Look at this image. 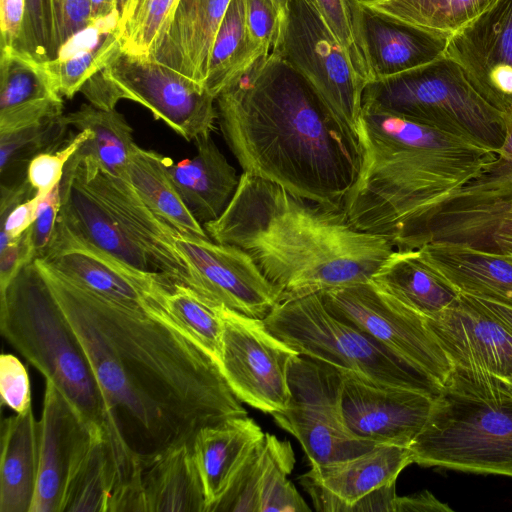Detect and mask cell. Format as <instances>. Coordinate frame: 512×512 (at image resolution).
Listing matches in <instances>:
<instances>
[{"mask_svg":"<svg viewBox=\"0 0 512 512\" xmlns=\"http://www.w3.org/2000/svg\"><path fill=\"white\" fill-rule=\"evenodd\" d=\"M34 262L76 334L131 447L149 454L191 442L247 411L219 364L170 317L127 307Z\"/></svg>","mask_w":512,"mask_h":512,"instance_id":"cell-1","label":"cell"},{"mask_svg":"<svg viewBox=\"0 0 512 512\" xmlns=\"http://www.w3.org/2000/svg\"><path fill=\"white\" fill-rule=\"evenodd\" d=\"M216 107L243 172L305 200L343 207L359 169L358 145L297 69L271 52L225 87Z\"/></svg>","mask_w":512,"mask_h":512,"instance_id":"cell-2","label":"cell"},{"mask_svg":"<svg viewBox=\"0 0 512 512\" xmlns=\"http://www.w3.org/2000/svg\"><path fill=\"white\" fill-rule=\"evenodd\" d=\"M203 227L213 241L245 250L280 289V302L369 281L395 250L386 238L355 229L343 207L245 172L221 216Z\"/></svg>","mask_w":512,"mask_h":512,"instance_id":"cell-3","label":"cell"},{"mask_svg":"<svg viewBox=\"0 0 512 512\" xmlns=\"http://www.w3.org/2000/svg\"><path fill=\"white\" fill-rule=\"evenodd\" d=\"M359 169L343 209L357 230L407 250L426 214L476 177L495 152L468 139L362 106Z\"/></svg>","mask_w":512,"mask_h":512,"instance_id":"cell-4","label":"cell"},{"mask_svg":"<svg viewBox=\"0 0 512 512\" xmlns=\"http://www.w3.org/2000/svg\"><path fill=\"white\" fill-rule=\"evenodd\" d=\"M0 331L89 425L106 433L122 431L80 341L34 260L0 294Z\"/></svg>","mask_w":512,"mask_h":512,"instance_id":"cell-5","label":"cell"},{"mask_svg":"<svg viewBox=\"0 0 512 512\" xmlns=\"http://www.w3.org/2000/svg\"><path fill=\"white\" fill-rule=\"evenodd\" d=\"M409 448L420 466L512 477V395L489 373L453 367Z\"/></svg>","mask_w":512,"mask_h":512,"instance_id":"cell-6","label":"cell"},{"mask_svg":"<svg viewBox=\"0 0 512 512\" xmlns=\"http://www.w3.org/2000/svg\"><path fill=\"white\" fill-rule=\"evenodd\" d=\"M362 106L453 134L497 152L506 137L503 113L472 87L446 56L365 85Z\"/></svg>","mask_w":512,"mask_h":512,"instance_id":"cell-7","label":"cell"},{"mask_svg":"<svg viewBox=\"0 0 512 512\" xmlns=\"http://www.w3.org/2000/svg\"><path fill=\"white\" fill-rule=\"evenodd\" d=\"M263 321L299 355L352 372L371 383L434 396L442 389L389 348L332 315L319 294L280 302Z\"/></svg>","mask_w":512,"mask_h":512,"instance_id":"cell-8","label":"cell"},{"mask_svg":"<svg viewBox=\"0 0 512 512\" xmlns=\"http://www.w3.org/2000/svg\"><path fill=\"white\" fill-rule=\"evenodd\" d=\"M80 92L97 108L112 110L122 99L143 105L187 141L211 134L218 120L216 97L151 56L120 50Z\"/></svg>","mask_w":512,"mask_h":512,"instance_id":"cell-9","label":"cell"},{"mask_svg":"<svg viewBox=\"0 0 512 512\" xmlns=\"http://www.w3.org/2000/svg\"><path fill=\"white\" fill-rule=\"evenodd\" d=\"M288 384L286 408L271 415L279 427L299 441L310 465L352 458L377 445L356 437L344 423L342 370L297 355L289 366Z\"/></svg>","mask_w":512,"mask_h":512,"instance_id":"cell-10","label":"cell"},{"mask_svg":"<svg viewBox=\"0 0 512 512\" xmlns=\"http://www.w3.org/2000/svg\"><path fill=\"white\" fill-rule=\"evenodd\" d=\"M318 294L332 315L365 332L444 386L453 364L425 317L372 279Z\"/></svg>","mask_w":512,"mask_h":512,"instance_id":"cell-11","label":"cell"},{"mask_svg":"<svg viewBox=\"0 0 512 512\" xmlns=\"http://www.w3.org/2000/svg\"><path fill=\"white\" fill-rule=\"evenodd\" d=\"M272 52L312 84L343 130L357 143L366 82L308 0L291 1L279 43Z\"/></svg>","mask_w":512,"mask_h":512,"instance_id":"cell-12","label":"cell"},{"mask_svg":"<svg viewBox=\"0 0 512 512\" xmlns=\"http://www.w3.org/2000/svg\"><path fill=\"white\" fill-rule=\"evenodd\" d=\"M503 115L506 137L494 159L426 214L407 250L436 242L481 249L501 223L512 221V112Z\"/></svg>","mask_w":512,"mask_h":512,"instance_id":"cell-13","label":"cell"},{"mask_svg":"<svg viewBox=\"0 0 512 512\" xmlns=\"http://www.w3.org/2000/svg\"><path fill=\"white\" fill-rule=\"evenodd\" d=\"M217 310L222 322L219 365L233 392L265 413L285 409L290 399L289 366L299 354L263 320L224 306Z\"/></svg>","mask_w":512,"mask_h":512,"instance_id":"cell-14","label":"cell"},{"mask_svg":"<svg viewBox=\"0 0 512 512\" xmlns=\"http://www.w3.org/2000/svg\"><path fill=\"white\" fill-rule=\"evenodd\" d=\"M71 159L86 184L146 252L158 273L198 294L197 273L175 242L178 231L159 218L126 179L110 173L96 159L79 151Z\"/></svg>","mask_w":512,"mask_h":512,"instance_id":"cell-15","label":"cell"},{"mask_svg":"<svg viewBox=\"0 0 512 512\" xmlns=\"http://www.w3.org/2000/svg\"><path fill=\"white\" fill-rule=\"evenodd\" d=\"M175 242L197 273L198 295L210 305L264 320L280 303V289L242 248L180 232Z\"/></svg>","mask_w":512,"mask_h":512,"instance_id":"cell-16","label":"cell"},{"mask_svg":"<svg viewBox=\"0 0 512 512\" xmlns=\"http://www.w3.org/2000/svg\"><path fill=\"white\" fill-rule=\"evenodd\" d=\"M444 56L460 65L488 104L503 114L512 112V0H497L450 36Z\"/></svg>","mask_w":512,"mask_h":512,"instance_id":"cell-17","label":"cell"},{"mask_svg":"<svg viewBox=\"0 0 512 512\" xmlns=\"http://www.w3.org/2000/svg\"><path fill=\"white\" fill-rule=\"evenodd\" d=\"M342 371L341 408L349 431L377 445L409 447L425 425L435 396L377 385Z\"/></svg>","mask_w":512,"mask_h":512,"instance_id":"cell-18","label":"cell"},{"mask_svg":"<svg viewBox=\"0 0 512 512\" xmlns=\"http://www.w3.org/2000/svg\"><path fill=\"white\" fill-rule=\"evenodd\" d=\"M39 258L106 299L148 312L155 311L161 305L159 284L170 283L131 268L87 244L59 219L47 250Z\"/></svg>","mask_w":512,"mask_h":512,"instance_id":"cell-19","label":"cell"},{"mask_svg":"<svg viewBox=\"0 0 512 512\" xmlns=\"http://www.w3.org/2000/svg\"><path fill=\"white\" fill-rule=\"evenodd\" d=\"M426 321L453 367L512 379V329L476 298L461 294L455 305Z\"/></svg>","mask_w":512,"mask_h":512,"instance_id":"cell-20","label":"cell"},{"mask_svg":"<svg viewBox=\"0 0 512 512\" xmlns=\"http://www.w3.org/2000/svg\"><path fill=\"white\" fill-rule=\"evenodd\" d=\"M45 383L37 484L30 512H61L72 468L101 429L89 425L50 381Z\"/></svg>","mask_w":512,"mask_h":512,"instance_id":"cell-21","label":"cell"},{"mask_svg":"<svg viewBox=\"0 0 512 512\" xmlns=\"http://www.w3.org/2000/svg\"><path fill=\"white\" fill-rule=\"evenodd\" d=\"M413 464L409 447L380 444L358 456L311 465L299 481L320 512H360V500Z\"/></svg>","mask_w":512,"mask_h":512,"instance_id":"cell-22","label":"cell"},{"mask_svg":"<svg viewBox=\"0 0 512 512\" xmlns=\"http://www.w3.org/2000/svg\"><path fill=\"white\" fill-rule=\"evenodd\" d=\"M60 200L58 219L77 237L131 268L167 281L86 184L72 159L66 164L60 182Z\"/></svg>","mask_w":512,"mask_h":512,"instance_id":"cell-23","label":"cell"},{"mask_svg":"<svg viewBox=\"0 0 512 512\" xmlns=\"http://www.w3.org/2000/svg\"><path fill=\"white\" fill-rule=\"evenodd\" d=\"M63 107L44 61L26 50L1 46L0 133L59 117Z\"/></svg>","mask_w":512,"mask_h":512,"instance_id":"cell-24","label":"cell"},{"mask_svg":"<svg viewBox=\"0 0 512 512\" xmlns=\"http://www.w3.org/2000/svg\"><path fill=\"white\" fill-rule=\"evenodd\" d=\"M231 0H179L150 55L206 87L215 37Z\"/></svg>","mask_w":512,"mask_h":512,"instance_id":"cell-25","label":"cell"},{"mask_svg":"<svg viewBox=\"0 0 512 512\" xmlns=\"http://www.w3.org/2000/svg\"><path fill=\"white\" fill-rule=\"evenodd\" d=\"M417 250L461 294L512 308V254L437 242Z\"/></svg>","mask_w":512,"mask_h":512,"instance_id":"cell-26","label":"cell"},{"mask_svg":"<svg viewBox=\"0 0 512 512\" xmlns=\"http://www.w3.org/2000/svg\"><path fill=\"white\" fill-rule=\"evenodd\" d=\"M264 435L261 427L247 415L203 427L197 432L192 449L205 495L206 512H213Z\"/></svg>","mask_w":512,"mask_h":512,"instance_id":"cell-27","label":"cell"},{"mask_svg":"<svg viewBox=\"0 0 512 512\" xmlns=\"http://www.w3.org/2000/svg\"><path fill=\"white\" fill-rule=\"evenodd\" d=\"M360 6L361 36L373 80L413 69L444 55L446 39Z\"/></svg>","mask_w":512,"mask_h":512,"instance_id":"cell-28","label":"cell"},{"mask_svg":"<svg viewBox=\"0 0 512 512\" xmlns=\"http://www.w3.org/2000/svg\"><path fill=\"white\" fill-rule=\"evenodd\" d=\"M193 142L196 155L176 164L171 161L168 171L181 199L203 225L221 216L238 188L240 176L211 134Z\"/></svg>","mask_w":512,"mask_h":512,"instance_id":"cell-29","label":"cell"},{"mask_svg":"<svg viewBox=\"0 0 512 512\" xmlns=\"http://www.w3.org/2000/svg\"><path fill=\"white\" fill-rule=\"evenodd\" d=\"M145 512H206L192 443L141 454Z\"/></svg>","mask_w":512,"mask_h":512,"instance_id":"cell-30","label":"cell"},{"mask_svg":"<svg viewBox=\"0 0 512 512\" xmlns=\"http://www.w3.org/2000/svg\"><path fill=\"white\" fill-rule=\"evenodd\" d=\"M120 50V13L116 10L91 19L60 46L55 58L44 63L61 96L71 99Z\"/></svg>","mask_w":512,"mask_h":512,"instance_id":"cell-31","label":"cell"},{"mask_svg":"<svg viewBox=\"0 0 512 512\" xmlns=\"http://www.w3.org/2000/svg\"><path fill=\"white\" fill-rule=\"evenodd\" d=\"M39 465V420L30 407L1 423L0 512H30Z\"/></svg>","mask_w":512,"mask_h":512,"instance_id":"cell-32","label":"cell"},{"mask_svg":"<svg viewBox=\"0 0 512 512\" xmlns=\"http://www.w3.org/2000/svg\"><path fill=\"white\" fill-rule=\"evenodd\" d=\"M372 281L428 319L455 305L461 296L454 286L421 259L417 249H395Z\"/></svg>","mask_w":512,"mask_h":512,"instance_id":"cell-33","label":"cell"},{"mask_svg":"<svg viewBox=\"0 0 512 512\" xmlns=\"http://www.w3.org/2000/svg\"><path fill=\"white\" fill-rule=\"evenodd\" d=\"M172 160L153 150L134 146L120 177L126 179L147 206L176 231L209 237L181 199L168 171Z\"/></svg>","mask_w":512,"mask_h":512,"instance_id":"cell-34","label":"cell"},{"mask_svg":"<svg viewBox=\"0 0 512 512\" xmlns=\"http://www.w3.org/2000/svg\"><path fill=\"white\" fill-rule=\"evenodd\" d=\"M497 0H358L359 4L439 38L448 39Z\"/></svg>","mask_w":512,"mask_h":512,"instance_id":"cell-35","label":"cell"},{"mask_svg":"<svg viewBox=\"0 0 512 512\" xmlns=\"http://www.w3.org/2000/svg\"><path fill=\"white\" fill-rule=\"evenodd\" d=\"M62 119L78 132L88 130L92 133L93 136L78 150L80 153L93 157L110 173L122 175L136 143L133 130L121 113L116 109L82 104L77 110L63 114Z\"/></svg>","mask_w":512,"mask_h":512,"instance_id":"cell-36","label":"cell"},{"mask_svg":"<svg viewBox=\"0 0 512 512\" xmlns=\"http://www.w3.org/2000/svg\"><path fill=\"white\" fill-rule=\"evenodd\" d=\"M261 57L248 33L245 0H231L212 47L206 88L217 98Z\"/></svg>","mask_w":512,"mask_h":512,"instance_id":"cell-37","label":"cell"},{"mask_svg":"<svg viewBox=\"0 0 512 512\" xmlns=\"http://www.w3.org/2000/svg\"><path fill=\"white\" fill-rule=\"evenodd\" d=\"M158 295L177 325L219 364L222 322L217 307L179 283H161Z\"/></svg>","mask_w":512,"mask_h":512,"instance_id":"cell-38","label":"cell"},{"mask_svg":"<svg viewBox=\"0 0 512 512\" xmlns=\"http://www.w3.org/2000/svg\"><path fill=\"white\" fill-rule=\"evenodd\" d=\"M265 457L260 478L259 512H307L309 506L288 475L294 468L295 456L289 441L264 435Z\"/></svg>","mask_w":512,"mask_h":512,"instance_id":"cell-39","label":"cell"},{"mask_svg":"<svg viewBox=\"0 0 512 512\" xmlns=\"http://www.w3.org/2000/svg\"><path fill=\"white\" fill-rule=\"evenodd\" d=\"M179 0H131L120 15L121 50L148 56L170 21Z\"/></svg>","mask_w":512,"mask_h":512,"instance_id":"cell-40","label":"cell"},{"mask_svg":"<svg viewBox=\"0 0 512 512\" xmlns=\"http://www.w3.org/2000/svg\"><path fill=\"white\" fill-rule=\"evenodd\" d=\"M346 51L355 71L366 82L373 76L361 36L358 0H308Z\"/></svg>","mask_w":512,"mask_h":512,"instance_id":"cell-41","label":"cell"},{"mask_svg":"<svg viewBox=\"0 0 512 512\" xmlns=\"http://www.w3.org/2000/svg\"><path fill=\"white\" fill-rule=\"evenodd\" d=\"M69 126L62 115L12 132L0 133V172L8 170L37 154L62 146Z\"/></svg>","mask_w":512,"mask_h":512,"instance_id":"cell-42","label":"cell"},{"mask_svg":"<svg viewBox=\"0 0 512 512\" xmlns=\"http://www.w3.org/2000/svg\"><path fill=\"white\" fill-rule=\"evenodd\" d=\"M61 46L56 0H25L20 49L41 61L55 58Z\"/></svg>","mask_w":512,"mask_h":512,"instance_id":"cell-43","label":"cell"},{"mask_svg":"<svg viewBox=\"0 0 512 512\" xmlns=\"http://www.w3.org/2000/svg\"><path fill=\"white\" fill-rule=\"evenodd\" d=\"M264 438L251 451L213 512H259Z\"/></svg>","mask_w":512,"mask_h":512,"instance_id":"cell-44","label":"cell"},{"mask_svg":"<svg viewBox=\"0 0 512 512\" xmlns=\"http://www.w3.org/2000/svg\"><path fill=\"white\" fill-rule=\"evenodd\" d=\"M93 135L88 130L79 131L62 146L35 155L27 165L26 179L35 193L46 196L63 177L71 157Z\"/></svg>","mask_w":512,"mask_h":512,"instance_id":"cell-45","label":"cell"},{"mask_svg":"<svg viewBox=\"0 0 512 512\" xmlns=\"http://www.w3.org/2000/svg\"><path fill=\"white\" fill-rule=\"evenodd\" d=\"M245 13L249 36L267 57L282 34L279 12L273 0H245Z\"/></svg>","mask_w":512,"mask_h":512,"instance_id":"cell-46","label":"cell"},{"mask_svg":"<svg viewBox=\"0 0 512 512\" xmlns=\"http://www.w3.org/2000/svg\"><path fill=\"white\" fill-rule=\"evenodd\" d=\"M1 401L15 413H23L32 407L28 372L23 363L13 354L0 357Z\"/></svg>","mask_w":512,"mask_h":512,"instance_id":"cell-47","label":"cell"},{"mask_svg":"<svg viewBox=\"0 0 512 512\" xmlns=\"http://www.w3.org/2000/svg\"><path fill=\"white\" fill-rule=\"evenodd\" d=\"M60 183L42 198L38 214L30 226V238L35 258L42 257L47 250L56 230L60 212Z\"/></svg>","mask_w":512,"mask_h":512,"instance_id":"cell-48","label":"cell"},{"mask_svg":"<svg viewBox=\"0 0 512 512\" xmlns=\"http://www.w3.org/2000/svg\"><path fill=\"white\" fill-rule=\"evenodd\" d=\"M29 228L0 250V294L5 292L18 272L35 259Z\"/></svg>","mask_w":512,"mask_h":512,"instance_id":"cell-49","label":"cell"},{"mask_svg":"<svg viewBox=\"0 0 512 512\" xmlns=\"http://www.w3.org/2000/svg\"><path fill=\"white\" fill-rule=\"evenodd\" d=\"M43 197L45 196L35 193L10 211L1 214L0 250L33 224Z\"/></svg>","mask_w":512,"mask_h":512,"instance_id":"cell-50","label":"cell"},{"mask_svg":"<svg viewBox=\"0 0 512 512\" xmlns=\"http://www.w3.org/2000/svg\"><path fill=\"white\" fill-rule=\"evenodd\" d=\"M61 45L91 21V0H56Z\"/></svg>","mask_w":512,"mask_h":512,"instance_id":"cell-51","label":"cell"},{"mask_svg":"<svg viewBox=\"0 0 512 512\" xmlns=\"http://www.w3.org/2000/svg\"><path fill=\"white\" fill-rule=\"evenodd\" d=\"M422 512V511H452V509L440 502L429 491L404 497H396L394 500V512Z\"/></svg>","mask_w":512,"mask_h":512,"instance_id":"cell-52","label":"cell"},{"mask_svg":"<svg viewBox=\"0 0 512 512\" xmlns=\"http://www.w3.org/2000/svg\"><path fill=\"white\" fill-rule=\"evenodd\" d=\"M479 250L512 254V221L501 223Z\"/></svg>","mask_w":512,"mask_h":512,"instance_id":"cell-53","label":"cell"},{"mask_svg":"<svg viewBox=\"0 0 512 512\" xmlns=\"http://www.w3.org/2000/svg\"><path fill=\"white\" fill-rule=\"evenodd\" d=\"M476 299L485 309L512 329V308L491 301Z\"/></svg>","mask_w":512,"mask_h":512,"instance_id":"cell-54","label":"cell"},{"mask_svg":"<svg viewBox=\"0 0 512 512\" xmlns=\"http://www.w3.org/2000/svg\"><path fill=\"white\" fill-rule=\"evenodd\" d=\"M118 10V0H91V19L106 17Z\"/></svg>","mask_w":512,"mask_h":512,"instance_id":"cell-55","label":"cell"},{"mask_svg":"<svg viewBox=\"0 0 512 512\" xmlns=\"http://www.w3.org/2000/svg\"><path fill=\"white\" fill-rule=\"evenodd\" d=\"M292 0H273L280 16V21L282 25V32L284 29V25L288 16L290 4Z\"/></svg>","mask_w":512,"mask_h":512,"instance_id":"cell-56","label":"cell"},{"mask_svg":"<svg viewBox=\"0 0 512 512\" xmlns=\"http://www.w3.org/2000/svg\"><path fill=\"white\" fill-rule=\"evenodd\" d=\"M493 377L512 395V379H502L495 376Z\"/></svg>","mask_w":512,"mask_h":512,"instance_id":"cell-57","label":"cell"},{"mask_svg":"<svg viewBox=\"0 0 512 512\" xmlns=\"http://www.w3.org/2000/svg\"><path fill=\"white\" fill-rule=\"evenodd\" d=\"M131 0H118V10L120 15L126 9Z\"/></svg>","mask_w":512,"mask_h":512,"instance_id":"cell-58","label":"cell"}]
</instances>
